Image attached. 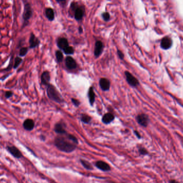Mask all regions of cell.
<instances>
[{
  "instance_id": "cell-1",
  "label": "cell",
  "mask_w": 183,
  "mask_h": 183,
  "mask_svg": "<svg viewBox=\"0 0 183 183\" xmlns=\"http://www.w3.org/2000/svg\"><path fill=\"white\" fill-rule=\"evenodd\" d=\"M55 146L63 152L69 153L73 152L77 147V144L73 143L70 139L66 137L59 136L54 141Z\"/></svg>"
},
{
  "instance_id": "cell-2",
  "label": "cell",
  "mask_w": 183,
  "mask_h": 183,
  "mask_svg": "<svg viewBox=\"0 0 183 183\" xmlns=\"http://www.w3.org/2000/svg\"><path fill=\"white\" fill-rule=\"evenodd\" d=\"M47 86V93L48 98L56 102H62L63 101L62 97L55 87L50 84Z\"/></svg>"
},
{
  "instance_id": "cell-3",
  "label": "cell",
  "mask_w": 183,
  "mask_h": 183,
  "mask_svg": "<svg viewBox=\"0 0 183 183\" xmlns=\"http://www.w3.org/2000/svg\"><path fill=\"white\" fill-rule=\"evenodd\" d=\"M33 15V10L31 7V4L26 2L24 5V10L22 14L23 24V27L29 24V20L32 17Z\"/></svg>"
},
{
  "instance_id": "cell-4",
  "label": "cell",
  "mask_w": 183,
  "mask_h": 183,
  "mask_svg": "<svg viewBox=\"0 0 183 183\" xmlns=\"http://www.w3.org/2000/svg\"><path fill=\"white\" fill-rule=\"evenodd\" d=\"M70 8L74 11V18L78 21L81 20L85 14V8L83 6L78 7L75 3H72Z\"/></svg>"
},
{
  "instance_id": "cell-5",
  "label": "cell",
  "mask_w": 183,
  "mask_h": 183,
  "mask_svg": "<svg viewBox=\"0 0 183 183\" xmlns=\"http://www.w3.org/2000/svg\"><path fill=\"white\" fill-rule=\"evenodd\" d=\"M7 150L9 153L12 155L14 158H20L23 156L22 153L18 148L14 146H9L7 147Z\"/></svg>"
},
{
  "instance_id": "cell-6",
  "label": "cell",
  "mask_w": 183,
  "mask_h": 183,
  "mask_svg": "<svg viewBox=\"0 0 183 183\" xmlns=\"http://www.w3.org/2000/svg\"><path fill=\"white\" fill-rule=\"evenodd\" d=\"M125 74L126 78V81L130 86L132 87H136L139 85V81L131 73H130L128 71H126L125 72Z\"/></svg>"
},
{
  "instance_id": "cell-7",
  "label": "cell",
  "mask_w": 183,
  "mask_h": 183,
  "mask_svg": "<svg viewBox=\"0 0 183 183\" xmlns=\"http://www.w3.org/2000/svg\"><path fill=\"white\" fill-rule=\"evenodd\" d=\"M40 44V41L33 33H31L29 39V48L33 49L37 47Z\"/></svg>"
},
{
  "instance_id": "cell-8",
  "label": "cell",
  "mask_w": 183,
  "mask_h": 183,
  "mask_svg": "<svg viewBox=\"0 0 183 183\" xmlns=\"http://www.w3.org/2000/svg\"><path fill=\"white\" fill-rule=\"evenodd\" d=\"M137 121L139 124L144 127H146L149 123L148 117L145 114H141L137 116Z\"/></svg>"
},
{
  "instance_id": "cell-9",
  "label": "cell",
  "mask_w": 183,
  "mask_h": 183,
  "mask_svg": "<svg viewBox=\"0 0 183 183\" xmlns=\"http://www.w3.org/2000/svg\"><path fill=\"white\" fill-rule=\"evenodd\" d=\"M34 126H35L34 122L33 119L31 118L26 119L23 123V128L27 131H31L33 130V128H34Z\"/></svg>"
},
{
  "instance_id": "cell-10",
  "label": "cell",
  "mask_w": 183,
  "mask_h": 183,
  "mask_svg": "<svg viewBox=\"0 0 183 183\" xmlns=\"http://www.w3.org/2000/svg\"><path fill=\"white\" fill-rule=\"evenodd\" d=\"M95 166L99 169L103 171H108L111 170L110 165L103 161H97L95 163Z\"/></svg>"
},
{
  "instance_id": "cell-11",
  "label": "cell",
  "mask_w": 183,
  "mask_h": 183,
  "mask_svg": "<svg viewBox=\"0 0 183 183\" xmlns=\"http://www.w3.org/2000/svg\"><path fill=\"white\" fill-rule=\"evenodd\" d=\"M172 40L168 37H164L161 42V47L163 49H168L172 46Z\"/></svg>"
},
{
  "instance_id": "cell-12",
  "label": "cell",
  "mask_w": 183,
  "mask_h": 183,
  "mask_svg": "<svg viewBox=\"0 0 183 183\" xmlns=\"http://www.w3.org/2000/svg\"><path fill=\"white\" fill-rule=\"evenodd\" d=\"M66 64L69 69L73 70L76 68L77 63L74 59L71 56H68L66 59Z\"/></svg>"
},
{
  "instance_id": "cell-13",
  "label": "cell",
  "mask_w": 183,
  "mask_h": 183,
  "mask_svg": "<svg viewBox=\"0 0 183 183\" xmlns=\"http://www.w3.org/2000/svg\"><path fill=\"white\" fill-rule=\"evenodd\" d=\"M103 49V44L101 41H97L95 43L94 55L96 57H98L101 54Z\"/></svg>"
},
{
  "instance_id": "cell-14",
  "label": "cell",
  "mask_w": 183,
  "mask_h": 183,
  "mask_svg": "<svg viewBox=\"0 0 183 183\" xmlns=\"http://www.w3.org/2000/svg\"><path fill=\"white\" fill-rule=\"evenodd\" d=\"M51 81V75L48 71H44L42 73L41 76V84L45 86H47L49 84Z\"/></svg>"
},
{
  "instance_id": "cell-15",
  "label": "cell",
  "mask_w": 183,
  "mask_h": 183,
  "mask_svg": "<svg viewBox=\"0 0 183 183\" xmlns=\"http://www.w3.org/2000/svg\"><path fill=\"white\" fill-rule=\"evenodd\" d=\"M100 87L104 91H107L110 88V81L106 78H101L100 80Z\"/></svg>"
},
{
  "instance_id": "cell-16",
  "label": "cell",
  "mask_w": 183,
  "mask_h": 183,
  "mask_svg": "<svg viewBox=\"0 0 183 183\" xmlns=\"http://www.w3.org/2000/svg\"><path fill=\"white\" fill-rule=\"evenodd\" d=\"M57 46L63 51L69 46L68 41L65 38H60L57 40Z\"/></svg>"
},
{
  "instance_id": "cell-17",
  "label": "cell",
  "mask_w": 183,
  "mask_h": 183,
  "mask_svg": "<svg viewBox=\"0 0 183 183\" xmlns=\"http://www.w3.org/2000/svg\"><path fill=\"white\" fill-rule=\"evenodd\" d=\"M45 15L48 19L50 21H53L55 18V13L53 9L48 8L45 10Z\"/></svg>"
},
{
  "instance_id": "cell-18",
  "label": "cell",
  "mask_w": 183,
  "mask_h": 183,
  "mask_svg": "<svg viewBox=\"0 0 183 183\" xmlns=\"http://www.w3.org/2000/svg\"><path fill=\"white\" fill-rule=\"evenodd\" d=\"M115 118L114 116L111 113H107L105 114L102 117L103 123L106 124H109L112 121H113Z\"/></svg>"
},
{
  "instance_id": "cell-19",
  "label": "cell",
  "mask_w": 183,
  "mask_h": 183,
  "mask_svg": "<svg viewBox=\"0 0 183 183\" xmlns=\"http://www.w3.org/2000/svg\"><path fill=\"white\" fill-rule=\"evenodd\" d=\"M54 131L56 133L59 134V135H66V132L63 126L61 123H57L55 125L54 127Z\"/></svg>"
},
{
  "instance_id": "cell-20",
  "label": "cell",
  "mask_w": 183,
  "mask_h": 183,
  "mask_svg": "<svg viewBox=\"0 0 183 183\" xmlns=\"http://www.w3.org/2000/svg\"><path fill=\"white\" fill-rule=\"evenodd\" d=\"M88 98H89V102L91 106H93V103L95 102V93L94 92V89L92 87H91L89 91H88Z\"/></svg>"
},
{
  "instance_id": "cell-21",
  "label": "cell",
  "mask_w": 183,
  "mask_h": 183,
  "mask_svg": "<svg viewBox=\"0 0 183 183\" xmlns=\"http://www.w3.org/2000/svg\"><path fill=\"white\" fill-rule=\"evenodd\" d=\"M81 165H83V166L87 170H92L93 169V167L92 165L88 161H86L84 160H81Z\"/></svg>"
},
{
  "instance_id": "cell-22",
  "label": "cell",
  "mask_w": 183,
  "mask_h": 183,
  "mask_svg": "<svg viewBox=\"0 0 183 183\" xmlns=\"http://www.w3.org/2000/svg\"><path fill=\"white\" fill-rule=\"evenodd\" d=\"M23 59L22 57H19V56H17L15 58L14 60V66H13V68L14 69H16L18 68L19 66L20 65V64L22 63Z\"/></svg>"
},
{
  "instance_id": "cell-23",
  "label": "cell",
  "mask_w": 183,
  "mask_h": 183,
  "mask_svg": "<svg viewBox=\"0 0 183 183\" xmlns=\"http://www.w3.org/2000/svg\"><path fill=\"white\" fill-rule=\"evenodd\" d=\"M28 51H29V48L25 47L20 48V49H19V57H23L25 56L26 54H27Z\"/></svg>"
},
{
  "instance_id": "cell-24",
  "label": "cell",
  "mask_w": 183,
  "mask_h": 183,
  "mask_svg": "<svg viewBox=\"0 0 183 183\" xmlns=\"http://www.w3.org/2000/svg\"><path fill=\"white\" fill-rule=\"evenodd\" d=\"M91 120V117H89V116L86 115H83L81 117V121L86 124L89 123Z\"/></svg>"
},
{
  "instance_id": "cell-25",
  "label": "cell",
  "mask_w": 183,
  "mask_h": 183,
  "mask_svg": "<svg viewBox=\"0 0 183 183\" xmlns=\"http://www.w3.org/2000/svg\"><path fill=\"white\" fill-rule=\"evenodd\" d=\"M63 51L64 52V53L67 55H71V54H73L74 51V49L72 47H71V46H69L66 48H65L63 50Z\"/></svg>"
},
{
  "instance_id": "cell-26",
  "label": "cell",
  "mask_w": 183,
  "mask_h": 183,
  "mask_svg": "<svg viewBox=\"0 0 183 183\" xmlns=\"http://www.w3.org/2000/svg\"><path fill=\"white\" fill-rule=\"evenodd\" d=\"M56 57L59 62H61L63 59V55L62 53L59 51H57L56 52Z\"/></svg>"
},
{
  "instance_id": "cell-27",
  "label": "cell",
  "mask_w": 183,
  "mask_h": 183,
  "mask_svg": "<svg viewBox=\"0 0 183 183\" xmlns=\"http://www.w3.org/2000/svg\"><path fill=\"white\" fill-rule=\"evenodd\" d=\"M102 17L103 20L104 21H106V22H107V21L110 20V14L108 12H103L102 14Z\"/></svg>"
},
{
  "instance_id": "cell-28",
  "label": "cell",
  "mask_w": 183,
  "mask_h": 183,
  "mask_svg": "<svg viewBox=\"0 0 183 183\" xmlns=\"http://www.w3.org/2000/svg\"><path fill=\"white\" fill-rule=\"evenodd\" d=\"M14 94V93L11 91H6L4 93V96L7 99H10L12 96V95Z\"/></svg>"
},
{
  "instance_id": "cell-29",
  "label": "cell",
  "mask_w": 183,
  "mask_h": 183,
  "mask_svg": "<svg viewBox=\"0 0 183 183\" xmlns=\"http://www.w3.org/2000/svg\"><path fill=\"white\" fill-rule=\"evenodd\" d=\"M12 58L11 57V59H10V62H9V66H8L7 68L6 69H4V71H9V70H10L12 68V66H14V64H13V62L12 61Z\"/></svg>"
},
{
  "instance_id": "cell-30",
  "label": "cell",
  "mask_w": 183,
  "mask_h": 183,
  "mask_svg": "<svg viewBox=\"0 0 183 183\" xmlns=\"http://www.w3.org/2000/svg\"><path fill=\"white\" fill-rule=\"evenodd\" d=\"M139 152L140 154H141V155H147L148 154V152H147L146 150L143 148H139Z\"/></svg>"
},
{
  "instance_id": "cell-31",
  "label": "cell",
  "mask_w": 183,
  "mask_h": 183,
  "mask_svg": "<svg viewBox=\"0 0 183 183\" xmlns=\"http://www.w3.org/2000/svg\"><path fill=\"white\" fill-rule=\"evenodd\" d=\"M71 101H72V102L73 103V104L76 107H78L80 105V102L76 99H71Z\"/></svg>"
},
{
  "instance_id": "cell-32",
  "label": "cell",
  "mask_w": 183,
  "mask_h": 183,
  "mask_svg": "<svg viewBox=\"0 0 183 183\" xmlns=\"http://www.w3.org/2000/svg\"><path fill=\"white\" fill-rule=\"evenodd\" d=\"M117 54L118 55L119 57L121 59H123L124 57V55L123 54V53L121 51H117Z\"/></svg>"
},
{
  "instance_id": "cell-33",
  "label": "cell",
  "mask_w": 183,
  "mask_h": 183,
  "mask_svg": "<svg viewBox=\"0 0 183 183\" xmlns=\"http://www.w3.org/2000/svg\"><path fill=\"white\" fill-rule=\"evenodd\" d=\"M9 75H8V74H7V75H5V76H3V77H1V78H0V81H4V80H5V79H7V77H9Z\"/></svg>"
},
{
  "instance_id": "cell-34",
  "label": "cell",
  "mask_w": 183,
  "mask_h": 183,
  "mask_svg": "<svg viewBox=\"0 0 183 183\" xmlns=\"http://www.w3.org/2000/svg\"><path fill=\"white\" fill-rule=\"evenodd\" d=\"M135 135H136V136H137L138 138H141V136H140L139 132H138V131H135Z\"/></svg>"
},
{
  "instance_id": "cell-35",
  "label": "cell",
  "mask_w": 183,
  "mask_h": 183,
  "mask_svg": "<svg viewBox=\"0 0 183 183\" xmlns=\"http://www.w3.org/2000/svg\"><path fill=\"white\" fill-rule=\"evenodd\" d=\"M79 29V33H82V32H83V29H82V27H81V26H80V27H79V29Z\"/></svg>"
},
{
  "instance_id": "cell-36",
  "label": "cell",
  "mask_w": 183,
  "mask_h": 183,
  "mask_svg": "<svg viewBox=\"0 0 183 183\" xmlns=\"http://www.w3.org/2000/svg\"><path fill=\"white\" fill-rule=\"evenodd\" d=\"M170 183H179L178 182H177L175 180H170Z\"/></svg>"
},
{
  "instance_id": "cell-37",
  "label": "cell",
  "mask_w": 183,
  "mask_h": 183,
  "mask_svg": "<svg viewBox=\"0 0 183 183\" xmlns=\"http://www.w3.org/2000/svg\"><path fill=\"white\" fill-rule=\"evenodd\" d=\"M58 2H64V1H66V0H56Z\"/></svg>"
}]
</instances>
